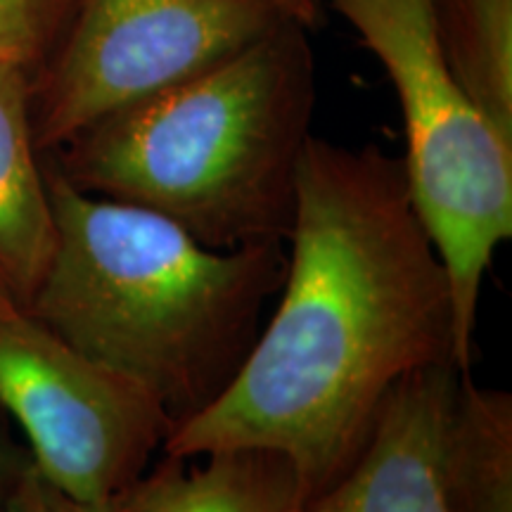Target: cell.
<instances>
[{
    "mask_svg": "<svg viewBox=\"0 0 512 512\" xmlns=\"http://www.w3.org/2000/svg\"><path fill=\"white\" fill-rule=\"evenodd\" d=\"M81 0H0V64L34 76L53 55Z\"/></svg>",
    "mask_w": 512,
    "mask_h": 512,
    "instance_id": "7c38bea8",
    "label": "cell"
},
{
    "mask_svg": "<svg viewBox=\"0 0 512 512\" xmlns=\"http://www.w3.org/2000/svg\"><path fill=\"white\" fill-rule=\"evenodd\" d=\"M0 512H114V508H91L74 501L50 484L29 460L0 496Z\"/></svg>",
    "mask_w": 512,
    "mask_h": 512,
    "instance_id": "4fadbf2b",
    "label": "cell"
},
{
    "mask_svg": "<svg viewBox=\"0 0 512 512\" xmlns=\"http://www.w3.org/2000/svg\"><path fill=\"white\" fill-rule=\"evenodd\" d=\"M458 377L451 361L403 377L349 470L304 512H451L439 451Z\"/></svg>",
    "mask_w": 512,
    "mask_h": 512,
    "instance_id": "52a82bcc",
    "label": "cell"
},
{
    "mask_svg": "<svg viewBox=\"0 0 512 512\" xmlns=\"http://www.w3.org/2000/svg\"><path fill=\"white\" fill-rule=\"evenodd\" d=\"M439 475L451 512H512V396L467 370L444 422Z\"/></svg>",
    "mask_w": 512,
    "mask_h": 512,
    "instance_id": "30bf717a",
    "label": "cell"
},
{
    "mask_svg": "<svg viewBox=\"0 0 512 512\" xmlns=\"http://www.w3.org/2000/svg\"><path fill=\"white\" fill-rule=\"evenodd\" d=\"M309 29L252 46L46 152L74 188L166 216L211 249L285 245L316 110Z\"/></svg>",
    "mask_w": 512,
    "mask_h": 512,
    "instance_id": "3957f363",
    "label": "cell"
},
{
    "mask_svg": "<svg viewBox=\"0 0 512 512\" xmlns=\"http://www.w3.org/2000/svg\"><path fill=\"white\" fill-rule=\"evenodd\" d=\"M285 19L275 0H81L31 76L41 155L238 55Z\"/></svg>",
    "mask_w": 512,
    "mask_h": 512,
    "instance_id": "5b68a950",
    "label": "cell"
},
{
    "mask_svg": "<svg viewBox=\"0 0 512 512\" xmlns=\"http://www.w3.org/2000/svg\"><path fill=\"white\" fill-rule=\"evenodd\" d=\"M43 174L55 252L27 309L72 347L136 380L174 422L230 387L287 273L283 245L211 249L166 216Z\"/></svg>",
    "mask_w": 512,
    "mask_h": 512,
    "instance_id": "7a4b0ae2",
    "label": "cell"
},
{
    "mask_svg": "<svg viewBox=\"0 0 512 512\" xmlns=\"http://www.w3.org/2000/svg\"><path fill=\"white\" fill-rule=\"evenodd\" d=\"M55 238L43 155L31 131V76L0 64V294L27 309Z\"/></svg>",
    "mask_w": 512,
    "mask_h": 512,
    "instance_id": "9c48e42d",
    "label": "cell"
},
{
    "mask_svg": "<svg viewBox=\"0 0 512 512\" xmlns=\"http://www.w3.org/2000/svg\"><path fill=\"white\" fill-rule=\"evenodd\" d=\"M278 8L283 10L285 17L302 24L304 29L316 31L323 27L325 19V3L323 0H275Z\"/></svg>",
    "mask_w": 512,
    "mask_h": 512,
    "instance_id": "5bb4252c",
    "label": "cell"
},
{
    "mask_svg": "<svg viewBox=\"0 0 512 512\" xmlns=\"http://www.w3.org/2000/svg\"><path fill=\"white\" fill-rule=\"evenodd\" d=\"M114 512H304L297 470L278 451L230 448L169 456L150 465L114 501Z\"/></svg>",
    "mask_w": 512,
    "mask_h": 512,
    "instance_id": "ba28073f",
    "label": "cell"
},
{
    "mask_svg": "<svg viewBox=\"0 0 512 512\" xmlns=\"http://www.w3.org/2000/svg\"><path fill=\"white\" fill-rule=\"evenodd\" d=\"M29 463V456L10 446L8 441L0 439V496L8 491V486L15 482V477L22 472V467Z\"/></svg>",
    "mask_w": 512,
    "mask_h": 512,
    "instance_id": "9a60e30c",
    "label": "cell"
},
{
    "mask_svg": "<svg viewBox=\"0 0 512 512\" xmlns=\"http://www.w3.org/2000/svg\"><path fill=\"white\" fill-rule=\"evenodd\" d=\"M287 242L278 304L238 375L162 453L278 451L311 503L349 470L403 377L456 363L453 297L403 157L377 145L309 138Z\"/></svg>",
    "mask_w": 512,
    "mask_h": 512,
    "instance_id": "6da1fadb",
    "label": "cell"
},
{
    "mask_svg": "<svg viewBox=\"0 0 512 512\" xmlns=\"http://www.w3.org/2000/svg\"><path fill=\"white\" fill-rule=\"evenodd\" d=\"M0 406L27 434L36 470L91 508H112L174 432L136 380L93 361L5 294Z\"/></svg>",
    "mask_w": 512,
    "mask_h": 512,
    "instance_id": "8992f818",
    "label": "cell"
},
{
    "mask_svg": "<svg viewBox=\"0 0 512 512\" xmlns=\"http://www.w3.org/2000/svg\"><path fill=\"white\" fill-rule=\"evenodd\" d=\"M434 19L460 88L512 140V0H434Z\"/></svg>",
    "mask_w": 512,
    "mask_h": 512,
    "instance_id": "8fae6325",
    "label": "cell"
},
{
    "mask_svg": "<svg viewBox=\"0 0 512 512\" xmlns=\"http://www.w3.org/2000/svg\"><path fill=\"white\" fill-rule=\"evenodd\" d=\"M387 72L406 126L413 204L446 268L456 363L467 370L496 249L512 238V140L477 110L448 67L434 0H323Z\"/></svg>",
    "mask_w": 512,
    "mask_h": 512,
    "instance_id": "277c9868",
    "label": "cell"
}]
</instances>
